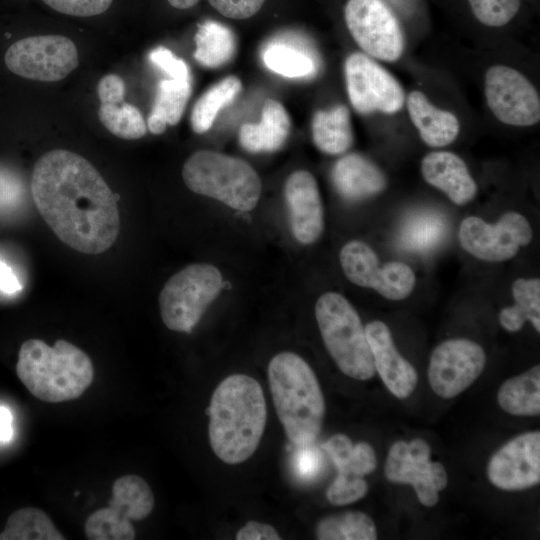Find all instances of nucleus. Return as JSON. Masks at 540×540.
I'll return each mask as SVG.
<instances>
[{
    "mask_svg": "<svg viewBox=\"0 0 540 540\" xmlns=\"http://www.w3.org/2000/svg\"><path fill=\"white\" fill-rule=\"evenodd\" d=\"M31 194L43 220L68 247L100 254L116 241V195L81 155L65 149L42 155L32 171Z\"/></svg>",
    "mask_w": 540,
    "mask_h": 540,
    "instance_id": "nucleus-1",
    "label": "nucleus"
},
{
    "mask_svg": "<svg viewBox=\"0 0 540 540\" xmlns=\"http://www.w3.org/2000/svg\"><path fill=\"white\" fill-rule=\"evenodd\" d=\"M209 441L216 456L227 464L249 459L262 438L267 407L260 384L245 374H233L214 390L206 409Z\"/></svg>",
    "mask_w": 540,
    "mask_h": 540,
    "instance_id": "nucleus-2",
    "label": "nucleus"
},
{
    "mask_svg": "<svg viewBox=\"0 0 540 540\" xmlns=\"http://www.w3.org/2000/svg\"><path fill=\"white\" fill-rule=\"evenodd\" d=\"M16 373L33 396L49 403L79 398L94 378L90 357L63 339L53 347L40 339L25 341L18 353Z\"/></svg>",
    "mask_w": 540,
    "mask_h": 540,
    "instance_id": "nucleus-3",
    "label": "nucleus"
},
{
    "mask_svg": "<svg viewBox=\"0 0 540 540\" xmlns=\"http://www.w3.org/2000/svg\"><path fill=\"white\" fill-rule=\"evenodd\" d=\"M268 381L289 440L300 446L313 442L322 427L325 401L312 368L299 355L281 352L269 363Z\"/></svg>",
    "mask_w": 540,
    "mask_h": 540,
    "instance_id": "nucleus-4",
    "label": "nucleus"
},
{
    "mask_svg": "<svg viewBox=\"0 0 540 540\" xmlns=\"http://www.w3.org/2000/svg\"><path fill=\"white\" fill-rule=\"evenodd\" d=\"M182 178L194 193L239 211L254 209L261 195L260 178L250 164L215 151L193 153L183 165Z\"/></svg>",
    "mask_w": 540,
    "mask_h": 540,
    "instance_id": "nucleus-5",
    "label": "nucleus"
},
{
    "mask_svg": "<svg viewBox=\"0 0 540 540\" xmlns=\"http://www.w3.org/2000/svg\"><path fill=\"white\" fill-rule=\"evenodd\" d=\"M315 317L324 345L347 376L371 379L375 367L365 327L352 304L340 293L326 292L315 304Z\"/></svg>",
    "mask_w": 540,
    "mask_h": 540,
    "instance_id": "nucleus-6",
    "label": "nucleus"
},
{
    "mask_svg": "<svg viewBox=\"0 0 540 540\" xmlns=\"http://www.w3.org/2000/svg\"><path fill=\"white\" fill-rule=\"evenodd\" d=\"M223 288L220 271L207 263L190 264L164 284L159 294L160 315L165 326L190 333Z\"/></svg>",
    "mask_w": 540,
    "mask_h": 540,
    "instance_id": "nucleus-7",
    "label": "nucleus"
},
{
    "mask_svg": "<svg viewBox=\"0 0 540 540\" xmlns=\"http://www.w3.org/2000/svg\"><path fill=\"white\" fill-rule=\"evenodd\" d=\"M4 63L9 71L20 77L55 82L78 66V52L68 37L31 36L11 44L5 52Z\"/></svg>",
    "mask_w": 540,
    "mask_h": 540,
    "instance_id": "nucleus-8",
    "label": "nucleus"
},
{
    "mask_svg": "<svg viewBox=\"0 0 540 540\" xmlns=\"http://www.w3.org/2000/svg\"><path fill=\"white\" fill-rule=\"evenodd\" d=\"M339 260L350 282L373 289L386 299L403 300L415 287V273L409 265L388 261L380 266L376 252L363 241L347 242L341 248Z\"/></svg>",
    "mask_w": 540,
    "mask_h": 540,
    "instance_id": "nucleus-9",
    "label": "nucleus"
},
{
    "mask_svg": "<svg viewBox=\"0 0 540 540\" xmlns=\"http://www.w3.org/2000/svg\"><path fill=\"white\" fill-rule=\"evenodd\" d=\"M458 238L461 247L487 262H501L514 257L521 247L527 246L533 232L527 218L510 211L490 224L477 216L466 217L460 224Z\"/></svg>",
    "mask_w": 540,
    "mask_h": 540,
    "instance_id": "nucleus-10",
    "label": "nucleus"
},
{
    "mask_svg": "<svg viewBox=\"0 0 540 540\" xmlns=\"http://www.w3.org/2000/svg\"><path fill=\"white\" fill-rule=\"evenodd\" d=\"M349 32L368 55L393 62L404 48L400 25L382 0H348L344 9Z\"/></svg>",
    "mask_w": 540,
    "mask_h": 540,
    "instance_id": "nucleus-11",
    "label": "nucleus"
},
{
    "mask_svg": "<svg viewBox=\"0 0 540 540\" xmlns=\"http://www.w3.org/2000/svg\"><path fill=\"white\" fill-rule=\"evenodd\" d=\"M430 456V446L423 439L409 443L397 441L391 446L385 464L386 478L390 482L412 485L419 501L427 507L438 502V493L448 483L445 468L431 461Z\"/></svg>",
    "mask_w": 540,
    "mask_h": 540,
    "instance_id": "nucleus-12",
    "label": "nucleus"
},
{
    "mask_svg": "<svg viewBox=\"0 0 540 540\" xmlns=\"http://www.w3.org/2000/svg\"><path fill=\"white\" fill-rule=\"evenodd\" d=\"M344 71L348 96L357 112L395 113L402 108L405 95L400 83L370 57L351 54Z\"/></svg>",
    "mask_w": 540,
    "mask_h": 540,
    "instance_id": "nucleus-13",
    "label": "nucleus"
},
{
    "mask_svg": "<svg viewBox=\"0 0 540 540\" xmlns=\"http://www.w3.org/2000/svg\"><path fill=\"white\" fill-rule=\"evenodd\" d=\"M485 97L502 123L526 127L540 119L539 94L532 83L514 68L495 65L485 76Z\"/></svg>",
    "mask_w": 540,
    "mask_h": 540,
    "instance_id": "nucleus-14",
    "label": "nucleus"
},
{
    "mask_svg": "<svg viewBox=\"0 0 540 540\" xmlns=\"http://www.w3.org/2000/svg\"><path fill=\"white\" fill-rule=\"evenodd\" d=\"M485 364L486 354L476 342L464 338L446 340L431 354L430 386L438 396L453 398L480 376Z\"/></svg>",
    "mask_w": 540,
    "mask_h": 540,
    "instance_id": "nucleus-15",
    "label": "nucleus"
},
{
    "mask_svg": "<svg viewBox=\"0 0 540 540\" xmlns=\"http://www.w3.org/2000/svg\"><path fill=\"white\" fill-rule=\"evenodd\" d=\"M490 482L499 489L519 491L540 482V433H523L502 446L487 467Z\"/></svg>",
    "mask_w": 540,
    "mask_h": 540,
    "instance_id": "nucleus-16",
    "label": "nucleus"
},
{
    "mask_svg": "<svg viewBox=\"0 0 540 540\" xmlns=\"http://www.w3.org/2000/svg\"><path fill=\"white\" fill-rule=\"evenodd\" d=\"M285 199L296 240L306 245L316 242L324 229V213L314 176L306 170L293 172L285 184Z\"/></svg>",
    "mask_w": 540,
    "mask_h": 540,
    "instance_id": "nucleus-17",
    "label": "nucleus"
},
{
    "mask_svg": "<svg viewBox=\"0 0 540 540\" xmlns=\"http://www.w3.org/2000/svg\"><path fill=\"white\" fill-rule=\"evenodd\" d=\"M365 331L375 371L394 396L400 399L409 397L417 385V372L397 350L388 326L374 320L365 326Z\"/></svg>",
    "mask_w": 540,
    "mask_h": 540,
    "instance_id": "nucleus-18",
    "label": "nucleus"
},
{
    "mask_svg": "<svg viewBox=\"0 0 540 540\" xmlns=\"http://www.w3.org/2000/svg\"><path fill=\"white\" fill-rule=\"evenodd\" d=\"M421 172L424 180L445 193L456 205L472 201L478 187L467 165L457 154L433 151L423 157Z\"/></svg>",
    "mask_w": 540,
    "mask_h": 540,
    "instance_id": "nucleus-19",
    "label": "nucleus"
},
{
    "mask_svg": "<svg viewBox=\"0 0 540 540\" xmlns=\"http://www.w3.org/2000/svg\"><path fill=\"white\" fill-rule=\"evenodd\" d=\"M332 181L346 200L360 201L382 192L384 173L366 157L352 153L341 157L332 169Z\"/></svg>",
    "mask_w": 540,
    "mask_h": 540,
    "instance_id": "nucleus-20",
    "label": "nucleus"
},
{
    "mask_svg": "<svg viewBox=\"0 0 540 540\" xmlns=\"http://www.w3.org/2000/svg\"><path fill=\"white\" fill-rule=\"evenodd\" d=\"M407 108L421 139L431 147H444L458 136L460 125L457 117L429 102L420 91L408 95Z\"/></svg>",
    "mask_w": 540,
    "mask_h": 540,
    "instance_id": "nucleus-21",
    "label": "nucleus"
},
{
    "mask_svg": "<svg viewBox=\"0 0 540 540\" xmlns=\"http://www.w3.org/2000/svg\"><path fill=\"white\" fill-rule=\"evenodd\" d=\"M261 121L244 124L239 132L241 146L252 153L273 152L282 147L290 131V119L277 101H265Z\"/></svg>",
    "mask_w": 540,
    "mask_h": 540,
    "instance_id": "nucleus-22",
    "label": "nucleus"
},
{
    "mask_svg": "<svg viewBox=\"0 0 540 540\" xmlns=\"http://www.w3.org/2000/svg\"><path fill=\"white\" fill-rule=\"evenodd\" d=\"M265 66L284 77L307 78L317 73L318 62L309 47L294 37H280L263 48Z\"/></svg>",
    "mask_w": 540,
    "mask_h": 540,
    "instance_id": "nucleus-23",
    "label": "nucleus"
},
{
    "mask_svg": "<svg viewBox=\"0 0 540 540\" xmlns=\"http://www.w3.org/2000/svg\"><path fill=\"white\" fill-rule=\"evenodd\" d=\"M312 137L316 147L327 154L345 152L353 142L350 115L346 106L317 111L312 119Z\"/></svg>",
    "mask_w": 540,
    "mask_h": 540,
    "instance_id": "nucleus-24",
    "label": "nucleus"
},
{
    "mask_svg": "<svg viewBox=\"0 0 540 540\" xmlns=\"http://www.w3.org/2000/svg\"><path fill=\"white\" fill-rule=\"evenodd\" d=\"M497 400L507 413L536 416L540 413V367L536 365L521 375L509 378L498 390Z\"/></svg>",
    "mask_w": 540,
    "mask_h": 540,
    "instance_id": "nucleus-25",
    "label": "nucleus"
},
{
    "mask_svg": "<svg viewBox=\"0 0 540 540\" xmlns=\"http://www.w3.org/2000/svg\"><path fill=\"white\" fill-rule=\"evenodd\" d=\"M191 95V81L164 79L158 83L147 128L152 134H161L167 124L176 125L185 110Z\"/></svg>",
    "mask_w": 540,
    "mask_h": 540,
    "instance_id": "nucleus-26",
    "label": "nucleus"
},
{
    "mask_svg": "<svg viewBox=\"0 0 540 540\" xmlns=\"http://www.w3.org/2000/svg\"><path fill=\"white\" fill-rule=\"evenodd\" d=\"M512 296L515 304L503 308L499 314L501 326L516 332L530 321L534 329L540 332V279L518 278L512 284Z\"/></svg>",
    "mask_w": 540,
    "mask_h": 540,
    "instance_id": "nucleus-27",
    "label": "nucleus"
},
{
    "mask_svg": "<svg viewBox=\"0 0 540 540\" xmlns=\"http://www.w3.org/2000/svg\"><path fill=\"white\" fill-rule=\"evenodd\" d=\"M194 58L207 68H218L227 64L235 55L237 41L227 26L207 20L198 26L195 34Z\"/></svg>",
    "mask_w": 540,
    "mask_h": 540,
    "instance_id": "nucleus-28",
    "label": "nucleus"
},
{
    "mask_svg": "<svg viewBox=\"0 0 540 540\" xmlns=\"http://www.w3.org/2000/svg\"><path fill=\"white\" fill-rule=\"evenodd\" d=\"M109 507L128 520H142L153 510L154 495L147 482L137 475H124L112 485Z\"/></svg>",
    "mask_w": 540,
    "mask_h": 540,
    "instance_id": "nucleus-29",
    "label": "nucleus"
},
{
    "mask_svg": "<svg viewBox=\"0 0 540 540\" xmlns=\"http://www.w3.org/2000/svg\"><path fill=\"white\" fill-rule=\"evenodd\" d=\"M447 224L441 213L423 210L409 215L399 230L401 246L413 252H427L437 247L446 233Z\"/></svg>",
    "mask_w": 540,
    "mask_h": 540,
    "instance_id": "nucleus-30",
    "label": "nucleus"
},
{
    "mask_svg": "<svg viewBox=\"0 0 540 540\" xmlns=\"http://www.w3.org/2000/svg\"><path fill=\"white\" fill-rule=\"evenodd\" d=\"M50 517L41 509L21 508L7 519L0 540H64Z\"/></svg>",
    "mask_w": 540,
    "mask_h": 540,
    "instance_id": "nucleus-31",
    "label": "nucleus"
},
{
    "mask_svg": "<svg viewBox=\"0 0 540 540\" xmlns=\"http://www.w3.org/2000/svg\"><path fill=\"white\" fill-rule=\"evenodd\" d=\"M240 80L228 76L210 87L195 103L191 113V126L201 134L210 129L218 112L231 103L241 91Z\"/></svg>",
    "mask_w": 540,
    "mask_h": 540,
    "instance_id": "nucleus-32",
    "label": "nucleus"
},
{
    "mask_svg": "<svg viewBox=\"0 0 540 540\" xmlns=\"http://www.w3.org/2000/svg\"><path fill=\"white\" fill-rule=\"evenodd\" d=\"M320 540H375L377 531L373 520L360 511H347L320 520L316 527Z\"/></svg>",
    "mask_w": 540,
    "mask_h": 540,
    "instance_id": "nucleus-33",
    "label": "nucleus"
},
{
    "mask_svg": "<svg viewBox=\"0 0 540 540\" xmlns=\"http://www.w3.org/2000/svg\"><path fill=\"white\" fill-rule=\"evenodd\" d=\"M99 119L108 131L122 139H139L147 132L141 112L130 103H101Z\"/></svg>",
    "mask_w": 540,
    "mask_h": 540,
    "instance_id": "nucleus-34",
    "label": "nucleus"
},
{
    "mask_svg": "<svg viewBox=\"0 0 540 540\" xmlns=\"http://www.w3.org/2000/svg\"><path fill=\"white\" fill-rule=\"evenodd\" d=\"M84 531L89 540H133L136 535L130 520L109 506L93 512L85 522Z\"/></svg>",
    "mask_w": 540,
    "mask_h": 540,
    "instance_id": "nucleus-35",
    "label": "nucleus"
},
{
    "mask_svg": "<svg viewBox=\"0 0 540 540\" xmlns=\"http://www.w3.org/2000/svg\"><path fill=\"white\" fill-rule=\"evenodd\" d=\"M476 19L490 27L509 23L518 13L520 0H468Z\"/></svg>",
    "mask_w": 540,
    "mask_h": 540,
    "instance_id": "nucleus-36",
    "label": "nucleus"
},
{
    "mask_svg": "<svg viewBox=\"0 0 540 540\" xmlns=\"http://www.w3.org/2000/svg\"><path fill=\"white\" fill-rule=\"evenodd\" d=\"M332 462L338 475L359 478L372 473L377 466L374 449L366 442L353 445L349 453Z\"/></svg>",
    "mask_w": 540,
    "mask_h": 540,
    "instance_id": "nucleus-37",
    "label": "nucleus"
},
{
    "mask_svg": "<svg viewBox=\"0 0 540 540\" xmlns=\"http://www.w3.org/2000/svg\"><path fill=\"white\" fill-rule=\"evenodd\" d=\"M368 492V484L359 477L338 475L328 487L326 496L334 505H345L356 502Z\"/></svg>",
    "mask_w": 540,
    "mask_h": 540,
    "instance_id": "nucleus-38",
    "label": "nucleus"
},
{
    "mask_svg": "<svg viewBox=\"0 0 540 540\" xmlns=\"http://www.w3.org/2000/svg\"><path fill=\"white\" fill-rule=\"evenodd\" d=\"M113 0H43V2L62 14L90 17L104 13Z\"/></svg>",
    "mask_w": 540,
    "mask_h": 540,
    "instance_id": "nucleus-39",
    "label": "nucleus"
},
{
    "mask_svg": "<svg viewBox=\"0 0 540 540\" xmlns=\"http://www.w3.org/2000/svg\"><path fill=\"white\" fill-rule=\"evenodd\" d=\"M150 61L165 72L170 79L191 81L188 65L163 46L156 47L149 53Z\"/></svg>",
    "mask_w": 540,
    "mask_h": 540,
    "instance_id": "nucleus-40",
    "label": "nucleus"
},
{
    "mask_svg": "<svg viewBox=\"0 0 540 540\" xmlns=\"http://www.w3.org/2000/svg\"><path fill=\"white\" fill-rule=\"evenodd\" d=\"M220 14L231 19H246L256 14L265 0H208Z\"/></svg>",
    "mask_w": 540,
    "mask_h": 540,
    "instance_id": "nucleus-41",
    "label": "nucleus"
},
{
    "mask_svg": "<svg viewBox=\"0 0 540 540\" xmlns=\"http://www.w3.org/2000/svg\"><path fill=\"white\" fill-rule=\"evenodd\" d=\"M97 93L101 103H123L125 98V83L120 76L107 74L100 79Z\"/></svg>",
    "mask_w": 540,
    "mask_h": 540,
    "instance_id": "nucleus-42",
    "label": "nucleus"
},
{
    "mask_svg": "<svg viewBox=\"0 0 540 540\" xmlns=\"http://www.w3.org/2000/svg\"><path fill=\"white\" fill-rule=\"evenodd\" d=\"M237 540H280L278 532L271 525L249 521L236 534Z\"/></svg>",
    "mask_w": 540,
    "mask_h": 540,
    "instance_id": "nucleus-43",
    "label": "nucleus"
},
{
    "mask_svg": "<svg viewBox=\"0 0 540 540\" xmlns=\"http://www.w3.org/2000/svg\"><path fill=\"white\" fill-rule=\"evenodd\" d=\"M320 466V456L314 450L301 451L297 458V468L302 476L310 477L317 473Z\"/></svg>",
    "mask_w": 540,
    "mask_h": 540,
    "instance_id": "nucleus-44",
    "label": "nucleus"
},
{
    "mask_svg": "<svg viewBox=\"0 0 540 540\" xmlns=\"http://www.w3.org/2000/svg\"><path fill=\"white\" fill-rule=\"evenodd\" d=\"M21 289L22 286L12 269L0 260V290L12 294Z\"/></svg>",
    "mask_w": 540,
    "mask_h": 540,
    "instance_id": "nucleus-45",
    "label": "nucleus"
},
{
    "mask_svg": "<svg viewBox=\"0 0 540 540\" xmlns=\"http://www.w3.org/2000/svg\"><path fill=\"white\" fill-rule=\"evenodd\" d=\"M12 434V415L7 408L0 407V442L10 440Z\"/></svg>",
    "mask_w": 540,
    "mask_h": 540,
    "instance_id": "nucleus-46",
    "label": "nucleus"
},
{
    "mask_svg": "<svg viewBox=\"0 0 540 540\" xmlns=\"http://www.w3.org/2000/svg\"><path fill=\"white\" fill-rule=\"evenodd\" d=\"M171 6L177 9H188L196 5L200 0H167Z\"/></svg>",
    "mask_w": 540,
    "mask_h": 540,
    "instance_id": "nucleus-47",
    "label": "nucleus"
}]
</instances>
